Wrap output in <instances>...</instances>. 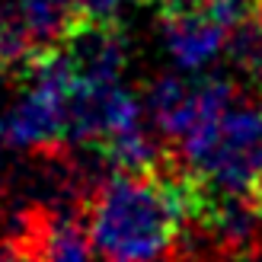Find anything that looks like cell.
Listing matches in <instances>:
<instances>
[{
  "label": "cell",
  "instance_id": "1",
  "mask_svg": "<svg viewBox=\"0 0 262 262\" xmlns=\"http://www.w3.org/2000/svg\"><path fill=\"white\" fill-rule=\"evenodd\" d=\"M83 217L99 262H176L189 230V176L176 157L147 173L109 176Z\"/></svg>",
  "mask_w": 262,
  "mask_h": 262
},
{
  "label": "cell",
  "instance_id": "2",
  "mask_svg": "<svg viewBox=\"0 0 262 262\" xmlns=\"http://www.w3.org/2000/svg\"><path fill=\"white\" fill-rule=\"evenodd\" d=\"M176 160L208 192L262 199V109L233 106L179 144Z\"/></svg>",
  "mask_w": 262,
  "mask_h": 262
},
{
  "label": "cell",
  "instance_id": "3",
  "mask_svg": "<svg viewBox=\"0 0 262 262\" xmlns=\"http://www.w3.org/2000/svg\"><path fill=\"white\" fill-rule=\"evenodd\" d=\"M233 96L237 86L227 77L160 74L147 90V115L157 135L182 144L192 131L227 115L233 109Z\"/></svg>",
  "mask_w": 262,
  "mask_h": 262
},
{
  "label": "cell",
  "instance_id": "4",
  "mask_svg": "<svg viewBox=\"0 0 262 262\" xmlns=\"http://www.w3.org/2000/svg\"><path fill=\"white\" fill-rule=\"evenodd\" d=\"M77 80L115 86L128 68V38L122 23H77L55 48Z\"/></svg>",
  "mask_w": 262,
  "mask_h": 262
},
{
  "label": "cell",
  "instance_id": "5",
  "mask_svg": "<svg viewBox=\"0 0 262 262\" xmlns=\"http://www.w3.org/2000/svg\"><path fill=\"white\" fill-rule=\"evenodd\" d=\"M227 38H230V32L214 16H208L205 10L163 19L166 55L179 71H189L192 77L205 71L221 51H227Z\"/></svg>",
  "mask_w": 262,
  "mask_h": 262
},
{
  "label": "cell",
  "instance_id": "6",
  "mask_svg": "<svg viewBox=\"0 0 262 262\" xmlns=\"http://www.w3.org/2000/svg\"><path fill=\"white\" fill-rule=\"evenodd\" d=\"M32 262H96L93 243L80 217H58L42 230L32 246Z\"/></svg>",
  "mask_w": 262,
  "mask_h": 262
},
{
  "label": "cell",
  "instance_id": "7",
  "mask_svg": "<svg viewBox=\"0 0 262 262\" xmlns=\"http://www.w3.org/2000/svg\"><path fill=\"white\" fill-rule=\"evenodd\" d=\"M227 61L246 83H259L262 86V0L240 26L230 29Z\"/></svg>",
  "mask_w": 262,
  "mask_h": 262
},
{
  "label": "cell",
  "instance_id": "8",
  "mask_svg": "<svg viewBox=\"0 0 262 262\" xmlns=\"http://www.w3.org/2000/svg\"><path fill=\"white\" fill-rule=\"evenodd\" d=\"M135 0H74L80 23H122V13Z\"/></svg>",
  "mask_w": 262,
  "mask_h": 262
},
{
  "label": "cell",
  "instance_id": "9",
  "mask_svg": "<svg viewBox=\"0 0 262 262\" xmlns=\"http://www.w3.org/2000/svg\"><path fill=\"white\" fill-rule=\"evenodd\" d=\"M147 4L157 7L160 19H166V16H182V13H199L211 4V0H147Z\"/></svg>",
  "mask_w": 262,
  "mask_h": 262
},
{
  "label": "cell",
  "instance_id": "10",
  "mask_svg": "<svg viewBox=\"0 0 262 262\" xmlns=\"http://www.w3.org/2000/svg\"><path fill=\"white\" fill-rule=\"evenodd\" d=\"M250 262H262V243L256 246V253H253V259H250Z\"/></svg>",
  "mask_w": 262,
  "mask_h": 262
},
{
  "label": "cell",
  "instance_id": "11",
  "mask_svg": "<svg viewBox=\"0 0 262 262\" xmlns=\"http://www.w3.org/2000/svg\"><path fill=\"white\" fill-rule=\"evenodd\" d=\"M4 138H7V135H4V125H0V141H4Z\"/></svg>",
  "mask_w": 262,
  "mask_h": 262
},
{
  "label": "cell",
  "instance_id": "12",
  "mask_svg": "<svg viewBox=\"0 0 262 262\" xmlns=\"http://www.w3.org/2000/svg\"><path fill=\"white\" fill-rule=\"evenodd\" d=\"M4 74H7V71H4V68H0V77H4Z\"/></svg>",
  "mask_w": 262,
  "mask_h": 262
}]
</instances>
